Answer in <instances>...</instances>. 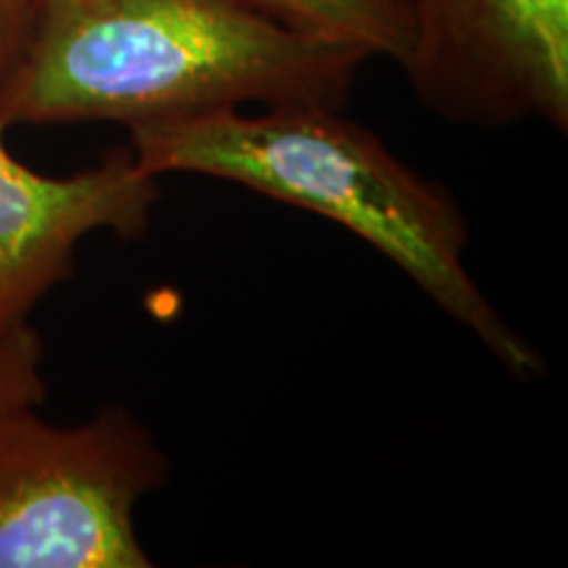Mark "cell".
Returning a JSON list of instances; mask_svg holds the SVG:
<instances>
[{"label":"cell","mask_w":568,"mask_h":568,"mask_svg":"<svg viewBox=\"0 0 568 568\" xmlns=\"http://www.w3.org/2000/svg\"><path fill=\"white\" fill-rule=\"evenodd\" d=\"M42 339L24 324H0V403H32L48 397L42 379Z\"/></svg>","instance_id":"cell-7"},{"label":"cell","mask_w":568,"mask_h":568,"mask_svg":"<svg viewBox=\"0 0 568 568\" xmlns=\"http://www.w3.org/2000/svg\"><path fill=\"white\" fill-rule=\"evenodd\" d=\"M145 172L201 174L326 216L376 247L437 308L479 339L516 379L545 358L466 268L468 224L458 203L400 161L372 130L324 105L219 109L126 126Z\"/></svg>","instance_id":"cell-2"},{"label":"cell","mask_w":568,"mask_h":568,"mask_svg":"<svg viewBox=\"0 0 568 568\" xmlns=\"http://www.w3.org/2000/svg\"><path fill=\"white\" fill-rule=\"evenodd\" d=\"M400 61L426 111L453 124L568 130V0H406Z\"/></svg>","instance_id":"cell-4"},{"label":"cell","mask_w":568,"mask_h":568,"mask_svg":"<svg viewBox=\"0 0 568 568\" xmlns=\"http://www.w3.org/2000/svg\"><path fill=\"white\" fill-rule=\"evenodd\" d=\"M293 30L353 42L400 63L410 45L406 0H240Z\"/></svg>","instance_id":"cell-6"},{"label":"cell","mask_w":568,"mask_h":568,"mask_svg":"<svg viewBox=\"0 0 568 568\" xmlns=\"http://www.w3.org/2000/svg\"><path fill=\"white\" fill-rule=\"evenodd\" d=\"M38 0H0V95L30 45Z\"/></svg>","instance_id":"cell-8"},{"label":"cell","mask_w":568,"mask_h":568,"mask_svg":"<svg viewBox=\"0 0 568 568\" xmlns=\"http://www.w3.org/2000/svg\"><path fill=\"white\" fill-rule=\"evenodd\" d=\"M368 59L240 0H40L0 124L134 126L247 103L345 109Z\"/></svg>","instance_id":"cell-1"},{"label":"cell","mask_w":568,"mask_h":568,"mask_svg":"<svg viewBox=\"0 0 568 568\" xmlns=\"http://www.w3.org/2000/svg\"><path fill=\"white\" fill-rule=\"evenodd\" d=\"M38 3H40V0H38Z\"/></svg>","instance_id":"cell-9"},{"label":"cell","mask_w":568,"mask_h":568,"mask_svg":"<svg viewBox=\"0 0 568 568\" xmlns=\"http://www.w3.org/2000/svg\"><path fill=\"white\" fill-rule=\"evenodd\" d=\"M3 134L0 124V324H24L42 297L71 280L88 234H145L159 176L140 166L130 145L84 172L45 176L13 159Z\"/></svg>","instance_id":"cell-5"},{"label":"cell","mask_w":568,"mask_h":568,"mask_svg":"<svg viewBox=\"0 0 568 568\" xmlns=\"http://www.w3.org/2000/svg\"><path fill=\"white\" fill-rule=\"evenodd\" d=\"M169 471L132 410L59 426L32 403H0V568L153 566L134 514Z\"/></svg>","instance_id":"cell-3"}]
</instances>
